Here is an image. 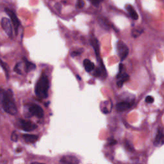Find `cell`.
<instances>
[{
	"label": "cell",
	"instance_id": "1",
	"mask_svg": "<svg viewBox=\"0 0 164 164\" xmlns=\"http://www.w3.org/2000/svg\"><path fill=\"white\" fill-rule=\"evenodd\" d=\"M1 103L5 112L10 115H15L17 113V108L15 104L14 93L11 89H8V91L5 92Z\"/></svg>",
	"mask_w": 164,
	"mask_h": 164
},
{
	"label": "cell",
	"instance_id": "2",
	"mask_svg": "<svg viewBox=\"0 0 164 164\" xmlns=\"http://www.w3.org/2000/svg\"><path fill=\"white\" fill-rule=\"evenodd\" d=\"M49 87V79L47 76L43 74L35 85V92L37 96L41 99L47 98L48 97Z\"/></svg>",
	"mask_w": 164,
	"mask_h": 164
},
{
	"label": "cell",
	"instance_id": "3",
	"mask_svg": "<svg viewBox=\"0 0 164 164\" xmlns=\"http://www.w3.org/2000/svg\"><path fill=\"white\" fill-rule=\"evenodd\" d=\"M116 78L117 79V86L119 88H121L124 83L129 80V76L124 71V65L122 64H119V73L117 74Z\"/></svg>",
	"mask_w": 164,
	"mask_h": 164
},
{
	"label": "cell",
	"instance_id": "4",
	"mask_svg": "<svg viewBox=\"0 0 164 164\" xmlns=\"http://www.w3.org/2000/svg\"><path fill=\"white\" fill-rule=\"evenodd\" d=\"M117 52L122 62L125 60L129 54V48L125 42L119 41L117 43Z\"/></svg>",
	"mask_w": 164,
	"mask_h": 164
},
{
	"label": "cell",
	"instance_id": "5",
	"mask_svg": "<svg viewBox=\"0 0 164 164\" xmlns=\"http://www.w3.org/2000/svg\"><path fill=\"white\" fill-rule=\"evenodd\" d=\"M28 110L31 116H36L39 118L44 117V110L41 107L37 104H30L28 105Z\"/></svg>",
	"mask_w": 164,
	"mask_h": 164
},
{
	"label": "cell",
	"instance_id": "6",
	"mask_svg": "<svg viewBox=\"0 0 164 164\" xmlns=\"http://www.w3.org/2000/svg\"><path fill=\"white\" fill-rule=\"evenodd\" d=\"M1 24L2 28L7 33V35L10 37H12L13 35V28H12L11 21L7 17H3L1 21Z\"/></svg>",
	"mask_w": 164,
	"mask_h": 164
},
{
	"label": "cell",
	"instance_id": "7",
	"mask_svg": "<svg viewBox=\"0 0 164 164\" xmlns=\"http://www.w3.org/2000/svg\"><path fill=\"white\" fill-rule=\"evenodd\" d=\"M19 125L21 129H22L23 131L26 132L32 131L37 128V126L35 123L28 120L20 119Z\"/></svg>",
	"mask_w": 164,
	"mask_h": 164
},
{
	"label": "cell",
	"instance_id": "8",
	"mask_svg": "<svg viewBox=\"0 0 164 164\" xmlns=\"http://www.w3.org/2000/svg\"><path fill=\"white\" fill-rule=\"evenodd\" d=\"M5 12H7V14L9 15V17H10V20H11V23H12L14 28V30H15V33H17V31H18V28H19V27L20 26V21L18 19L17 15H15V14L14 12L10 10V9H8V8H6L5 9Z\"/></svg>",
	"mask_w": 164,
	"mask_h": 164
},
{
	"label": "cell",
	"instance_id": "9",
	"mask_svg": "<svg viewBox=\"0 0 164 164\" xmlns=\"http://www.w3.org/2000/svg\"><path fill=\"white\" fill-rule=\"evenodd\" d=\"M134 104V100H129V101H123L116 104V110L119 112H124L130 108L133 104Z\"/></svg>",
	"mask_w": 164,
	"mask_h": 164
},
{
	"label": "cell",
	"instance_id": "10",
	"mask_svg": "<svg viewBox=\"0 0 164 164\" xmlns=\"http://www.w3.org/2000/svg\"><path fill=\"white\" fill-rule=\"evenodd\" d=\"M163 128L159 127L158 129V131L156 133L155 138H154V140L153 142L154 145H155L156 147H161L163 145Z\"/></svg>",
	"mask_w": 164,
	"mask_h": 164
},
{
	"label": "cell",
	"instance_id": "11",
	"mask_svg": "<svg viewBox=\"0 0 164 164\" xmlns=\"http://www.w3.org/2000/svg\"><path fill=\"white\" fill-rule=\"evenodd\" d=\"M91 43H92V45L93 46V48L94 49V51L95 53V55H96V57H97V60L98 61L100 62V64H101L102 69L105 70V68L103 66V64L102 62V60L100 58V45H99V42L98 41L97 39H93L91 41Z\"/></svg>",
	"mask_w": 164,
	"mask_h": 164
},
{
	"label": "cell",
	"instance_id": "12",
	"mask_svg": "<svg viewBox=\"0 0 164 164\" xmlns=\"http://www.w3.org/2000/svg\"><path fill=\"white\" fill-rule=\"evenodd\" d=\"M60 162L63 163H80V161L75 156L66 155L61 158Z\"/></svg>",
	"mask_w": 164,
	"mask_h": 164
},
{
	"label": "cell",
	"instance_id": "13",
	"mask_svg": "<svg viewBox=\"0 0 164 164\" xmlns=\"http://www.w3.org/2000/svg\"><path fill=\"white\" fill-rule=\"evenodd\" d=\"M23 138L28 143H35V142L37 141L39 137L35 135L24 134L23 135Z\"/></svg>",
	"mask_w": 164,
	"mask_h": 164
},
{
	"label": "cell",
	"instance_id": "14",
	"mask_svg": "<svg viewBox=\"0 0 164 164\" xmlns=\"http://www.w3.org/2000/svg\"><path fill=\"white\" fill-rule=\"evenodd\" d=\"M83 66L86 72L90 73L95 69L94 64L89 59H85L83 60Z\"/></svg>",
	"mask_w": 164,
	"mask_h": 164
},
{
	"label": "cell",
	"instance_id": "15",
	"mask_svg": "<svg viewBox=\"0 0 164 164\" xmlns=\"http://www.w3.org/2000/svg\"><path fill=\"white\" fill-rule=\"evenodd\" d=\"M126 8L127 11L129 12V15H130V16H131L132 19H134V20H137L138 19V15L137 13V12H136L135 9L133 8L131 5H126Z\"/></svg>",
	"mask_w": 164,
	"mask_h": 164
},
{
	"label": "cell",
	"instance_id": "16",
	"mask_svg": "<svg viewBox=\"0 0 164 164\" xmlns=\"http://www.w3.org/2000/svg\"><path fill=\"white\" fill-rule=\"evenodd\" d=\"M23 59L24 60V64H25V71L26 73H29L36 69V66L33 63L30 62L25 58H24Z\"/></svg>",
	"mask_w": 164,
	"mask_h": 164
},
{
	"label": "cell",
	"instance_id": "17",
	"mask_svg": "<svg viewBox=\"0 0 164 164\" xmlns=\"http://www.w3.org/2000/svg\"><path fill=\"white\" fill-rule=\"evenodd\" d=\"M0 66H1L2 69L4 70L5 73L6 74V76L7 77H8V65L6 64L5 62H4L3 61H2L1 60H0Z\"/></svg>",
	"mask_w": 164,
	"mask_h": 164
},
{
	"label": "cell",
	"instance_id": "18",
	"mask_svg": "<svg viewBox=\"0 0 164 164\" xmlns=\"http://www.w3.org/2000/svg\"><path fill=\"white\" fill-rule=\"evenodd\" d=\"M125 145L126 149L129 151H134V147L133 146V145L131 144V143L129 141L126 140L125 141Z\"/></svg>",
	"mask_w": 164,
	"mask_h": 164
},
{
	"label": "cell",
	"instance_id": "19",
	"mask_svg": "<svg viewBox=\"0 0 164 164\" xmlns=\"http://www.w3.org/2000/svg\"><path fill=\"white\" fill-rule=\"evenodd\" d=\"M142 32H143V30H139V29L133 30L132 32H131V35L133 37H134L136 38L140 35Z\"/></svg>",
	"mask_w": 164,
	"mask_h": 164
},
{
	"label": "cell",
	"instance_id": "20",
	"mask_svg": "<svg viewBox=\"0 0 164 164\" xmlns=\"http://www.w3.org/2000/svg\"><path fill=\"white\" fill-rule=\"evenodd\" d=\"M21 65H22V63L19 62L15 65V66L14 67V71L15 72H16L17 74H19V75H22V73H21Z\"/></svg>",
	"mask_w": 164,
	"mask_h": 164
},
{
	"label": "cell",
	"instance_id": "21",
	"mask_svg": "<svg viewBox=\"0 0 164 164\" xmlns=\"http://www.w3.org/2000/svg\"><path fill=\"white\" fill-rule=\"evenodd\" d=\"M85 5V1H83V0H78V1H77V3H76V8L80 9V8H82L84 7Z\"/></svg>",
	"mask_w": 164,
	"mask_h": 164
},
{
	"label": "cell",
	"instance_id": "22",
	"mask_svg": "<svg viewBox=\"0 0 164 164\" xmlns=\"http://www.w3.org/2000/svg\"><path fill=\"white\" fill-rule=\"evenodd\" d=\"M103 1V0H90V1H91V3L96 7H98L99 5L101 3V2H102Z\"/></svg>",
	"mask_w": 164,
	"mask_h": 164
},
{
	"label": "cell",
	"instance_id": "23",
	"mask_svg": "<svg viewBox=\"0 0 164 164\" xmlns=\"http://www.w3.org/2000/svg\"><path fill=\"white\" fill-rule=\"evenodd\" d=\"M11 140L14 142H17L18 140V136L16 134V132L14 131L12 132V134L11 135Z\"/></svg>",
	"mask_w": 164,
	"mask_h": 164
},
{
	"label": "cell",
	"instance_id": "24",
	"mask_svg": "<svg viewBox=\"0 0 164 164\" xmlns=\"http://www.w3.org/2000/svg\"><path fill=\"white\" fill-rule=\"evenodd\" d=\"M154 100V98L152 96H151V95H148V96L145 98V101L147 103H153Z\"/></svg>",
	"mask_w": 164,
	"mask_h": 164
},
{
	"label": "cell",
	"instance_id": "25",
	"mask_svg": "<svg viewBox=\"0 0 164 164\" xmlns=\"http://www.w3.org/2000/svg\"><path fill=\"white\" fill-rule=\"evenodd\" d=\"M5 91L1 88H0V103H2V100L4 96V94H5Z\"/></svg>",
	"mask_w": 164,
	"mask_h": 164
},
{
	"label": "cell",
	"instance_id": "26",
	"mask_svg": "<svg viewBox=\"0 0 164 164\" xmlns=\"http://www.w3.org/2000/svg\"><path fill=\"white\" fill-rule=\"evenodd\" d=\"M108 145H110V146H112V145H115L117 144V141L115 140V139H110V140H108Z\"/></svg>",
	"mask_w": 164,
	"mask_h": 164
},
{
	"label": "cell",
	"instance_id": "27",
	"mask_svg": "<svg viewBox=\"0 0 164 164\" xmlns=\"http://www.w3.org/2000/svg\"><path fill=\"white\" fill-rule=\"evenodd\" d=\"M83 51H75L71 53V57H75L76 56H78L80 54L82 53Z\"/></svg>",
	"mask_w": 164,
	"mask_h": 164
},
{
	"label": "cell",
	"instance_id": "28",
	"mask_svg": "<svg viewBox=\"0 0 164 164\" xmlns=\"http://www.w3.org/2000/svg\"><path fill=\"white\" fill-rule=\"evenodd\" d=\"M21 151H22V149H17V150H16V152L19 153V152H21Z\"/></svg>",
	"mask_w": 164,
	"mask_h": 164
},
{
	"label": "cell",
	"instance_id": "29",
	"mask_svg": "<svg viewBox=\"0 0 164 164\" xmlns=\"http://www.w3.org/2000/svg\"><path fill=\"white\" fill-rule=\"evenodd\" d=\"M76 77H77V78H78L79 79V80H81V78H80V76H78H78H76Z\"/></svg>",
	"mask_w": 164,
	"mask_h": 164
}]
</instances>
